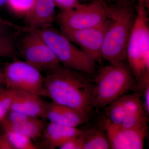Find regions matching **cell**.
Wrapping results in <instances>:
<instances>
[{"label":"cell","instance_id":"cell-25","mask_svg":"<svg viewBox=\"0 0 149 149\" xmlns=\"http://www.w3.org/2000/svg\"><path fill=\"white\" fill-rule=\"evenodd\" d=\"M0 149H14L7 134L4 131L0 133Z\"/></svg>","mask_w":149,"mask_h":149},{"label":"cell","instance_id":"cell-1","mask_svg":"<svg viewBox=\"0 0 149 149\" xmlns=\"http://www.w3.org/2000/svg\"><path fill=\"white\" fill-rule=\"evenodd\" d=\"M46 72L45 97L56 103L89 113L93 107V83L88 74L61 64Z\"/></svg>","mask_w":149,"mask_h":149},{"label":"cell","instance_id":"cell-21","mask_svg":"<svg viewBox=\"0 0 149 149\" xmlns=\"http://www.w3.org/2000/svg\"><path fill=\"white\" fill-rule=\"evenodd\" d=\"M14 94L13 90L6 87L0 88V121L6 117L10 110Z\"/></svg>","mask_w":149,"mask_h":149},{"label":"cell","instance_id":"cell-11","mask_svg":"<svg viewBox=\"0 0 149 149\" xmlns=\"http://www.w3.org/2000/svg\"><path fill=\"white\" fill-rule=\"evenodd\" d=\"M88 114L53 102H46L44 119L61 125L77 127L88 121Z\"/></svg>","mask_w":149,"mask_h":149},{"label":"cell","instance_id":"cell-14","mask_svg":"<svg viewBox=\"0 0 149 149\" xmlns=\"http://www.w3.org/2000/svg\"><path fill=\"white\" fill-rule=\"evenodd\" d=\"M82 132L77 127L50 122L46 124L42 137L47 148L55 149L59 148L70 139L79 136Z\"/></svg>","mask_w":149,"mask_h":149},{"label":"cell","instance_id":"cell-18","mask_svg":"<svg viewBox=\"0 0 149 149\" xmlns=\"http://www.w3.org/2000/svg\"><path fill=\"white\" fill-rule=\"evenodd\" d=\"M107 107V120L114 125H120L126 115L121 97L115 100Z\"/></svg>","mask_w":149,"mask_h":149},{"label":"cell","instance_id":"cell-2","mask_svg":"<svg viewBox=\"0 0 149 149\" xmlns=\"http://www.w3.org/2000/svg\"><path fill=\"white\" fill-rule=\"evenodd\" d=\"M136 17L127 6L110 8L109 24L105 34L102 58L110 63L124 62L126 49Z\"/></svg>","mask_w":149,"mask_h":149},{"label":"cell","instance_id":"cell-20","mask_svg":"<svg viewBox=\"0 0 149 149\" xmlns=\"http://www.w3.org/2000/svg\"><path fill=\"white\" fill-rule=\"evenodd\" d=\"M7 134L14 149H36L38 147L33 141L21 133L10 130H3Z\"/></svg>","mask_w":149,"mask_h":149},{"label":"cell","instance_id":"cell-27","mask_svg":"<svg viewBox=\"0 0 149 149\" xmlns=\"http://www.w3.org/2000/svg\"><path fill=\"white\" fill-rule=\"evenodd\" d=\"M4 85V77L3 70L0 68V88Z\"/></svg>","mask_w":149,"mask_h":149},{"label":"cell","instance_id":"cell-5","mask_svg":"<svg viewBox=\"0 0 149 149\" xmlns=\"http://www.w3.org/2000/svg\"><path fill=\"white\" fill-rule=\"evenodd\" d=\"M35 30L63 66L88 75L95 72L96 62L74 45L61 31L52 26Z\"/></svg>","mask_w":149,"mask_h":149},{"label":"cell","instance_id":"cell-28","mask_svg":"<svg viewBox=\"0 0 149 149\" xmlns=\"http://www.w3.org/2000/svg\"><path fill=\"white\" fill-rule=\"evenodd\" d=\"M8 0H0V7L4 5L5 4L8 3Z\"/></svg>","mask_w":149,"mask_h":149},{"label":"cell","instance_id":"cell-8","mask_svg":"<svg viewBox=\"0 0 149 149\" xmlns=\"http://www.w3.org/2000/svg\"><path fill=\"white\" fill-rule=\"evenodd\" d=\"M6 88L45 96L44 77L41 72L25 61H14L3 70Z\"/></svg>","mask_w":149,"mask_h":149},{"label":"cell","instance_id":"cell-9","mask_svg":"<svg viewBox=\"0 0 149 149\" xmlns=\"http://www.w3.org/2000/svg\"><path fill=\"white\" fill-rule=\"evenodd\" d=\"M109 22V17L102 24L97 27L79 29L60 28L61 32L91 58L99 62L102 58V47Z\"/></svg>","mask_w":149,"mask_h":149},{"label":"cell","instance_id":"cell-3","mask_svg":"<svg viewBox=\"0 0 149 149\" xmlns=\"http://www.w3.org/2000/svg\"><path fill=\"white\" fill-rule=\"evenodd\" d=\"M93 83V106L96 108L107 107L136 86L134 76L124 62L103 67Z\"/></svg>","mask_w":149,"mask_h":149},{"label":"cell","instance_id":"cell-26","mask_svg":"<svg viewBox=\"0 0 149 149\" xmlns=\"http://www.w3.org/2000/svg\"><path fill=\"white\" fill-rule=\"evenodd\" d=\"M63 10L73 8L77 5L76 0H54Z\"/></svg>","mask_w":149,"mask_h":149},{"label":"cell","instance_id":"cell-22","mask_svg":"<svg viewBox=\"0 0 149 149\" xmlns=\"http://www.w3.org/2000/svg\"><path fill=\"white\" fill-rule=\"evenodd\" d=\"M36 0H8L11 10L18 15L25 16L32 10Z\"/></svg>","mask_w":149,"mask_h":149},{"label":"cell","instance_id":"cell-23","mask_svg":"<svg viewBox=\"0 0 149 149\" xmlns=\"http://www.w3.org/2000/svg\"><path fill=\"white\" fill-rule=\"evenodd\" d=\"M27 27L14 24L0 17V35L15 31H25Z\"/></svg>","mask_w":149,"mask_h":149},{"label":"cell","instance_id":"cell-10","mask_svg":"<svg viewBox=\"0 0 149 149\" xmlns=\"http://www.w3.org/2000/svg\"><path fill=\"white\" fill-rule=\"evenodd\" d=\"M104 124L111 149L143 148L148 130L123 128L119 125L111 123L107 119Z\"/></svg>","mask_w":149,"mask_h":149},{"label":"cell","instance_id":"cell-15","mask_svg":"<svg viewBox=\"0 0 149 149\" xmlns=\"http://www.w3.org/2000/svg\"><path fill=\"white\" fill-rule=\"evenodd\" d=\"M46 125L44 119L40 118L31 117L28 120L16 124H11L4 120L0 121L3 130H10L25 135L32 141L42 137Z\"/></svg>","mask_w":149,"mask_h":149},{"label":"cell","instance_id":"cell-17","mask_svg":"<svg viewBox=\"0 0 149 149\" xmlns=\"http://www.w3.org/2000/svg\"><path fill=\"white\" fill-rule=\"evenodd\" d=\"M20 32L13 31L0 35V57L18 60L20 55L17 49L16 40Z\"/></svg>","mask_w":149,"mask_h":149},{"label":"cell","instance_id":"cell-4","mask_svg":"<svg viewBox=\"0 0 149 149\" xmlns=\"http://www.w3.org/2000/svg\"><path fill=\"white\" fill-rule=\"evenodd\" d=\"M145 6L141 0L126 49L128 67L136 83L149 74V27Z\"/></svg>","mask_w":149,"mask_h":149},{"label":"cell","instance_id":"cell-19","mask_svg":"<svg viewBox=\"0 0 149 149\" xmlns=\"http://www.w3.org/2000/svg\"><path fill=\"white\" fill-rule=\"evenodd\" d=\"M148 116L145 111L129 115L124 118L119 125L126 129L148 130Z\"/></svg>","mask_w":149,"mask_h":149},{"label":"cell","instance_id":"cell-13","mask_svg":"<svg viewBox=\"0 0 149 149\" xmlns=\"http://www.w3.org/2000/svg\"><path fill=\"white\" fill-rule=\"evenodd\" d=\"M55 17L54 0H36L32 10L24 17L25 26L32 30L49 27Z\"/></svg>","mask_w":149,"mask_h":149},{"label":"cell","instance_id":"cell-24","mask_svg":"<svg viewBox=\"0 0 149 149\" xmlns=\"http://www.w3.org/2000/svg\"><path fill=\"white\" fill-rule=\"evenodd\" d=\"M73 137L60 147V149H83L84 141L82 134Z\"/></svg>","mask_w":149,"mask_h":149},{"label":"cell","instance_id":"cell-12","mask_svg":"<svg viewBox=\"0 0 149 149\" xmlns=\"http://www.w3.org/2000/svg\"><path fill=\"white\" fill-rule=\"evenodd\" d=\"M15 91L10 110L21 113L31 117L44 119L46 102L41 96L21 91Z\"/></svg>","mask_w":149,"mask_h":149},{"label":"cell","instance_id":"cell-6","mask_svg":"<svg viewBox=\"0 0 149 149\" xmlns=\"http://www.w3.org/2000/svg\"><path fill=\"white\" fill-rule=\"evenodd\" d=\"M22 34L18 39L16 38V46L19 55L26 62L40 72H47L61 64L35 30L29 29Z\"/></svg>","mask_w":149,"mask_h":149},{"label":"cell","instance_id":"cell-16","mask_svg":"<svg viewBox=\"0 0 149 149\" xmlns=\"http://www.w3.org/2000/svg\"><path fill=\"white\" fill-rule=\"evenodd\" d=\"M81 134L84 141L83 149H111L106 134L98 128L82 130Z\"/></svg>","mask_w":149,"mask_h":149},{"label":"cell","instance_id":"cell-7","mask_svg":"<svg viewBox=\"0 0 149 149\" xmlns=\"http://www.w3.org/2000/svg\"><path fill=\"white\" fill-rule=\"evenodd\" d=\"M110 8L101 2L88 5L77 4L69 9L62 10L55 17L60 28L79 29L97 27L109 18Z\"/></svg>","mask_w":149,"mask_h":149},{"label":"cell","instance_id":"cell-29","mask_svg":"<svg viewBox=\"0 0 149 149\" xmlns=\"http://www.w3.org/2000/svg\"><path fill=\"white\" fill-rule=\"evenodd\" d=\"M142 1H143V2H146V6L147 7H148V0H142Z\"/></svg>","mask_w":149,"mask_h":149}]
</instances>
